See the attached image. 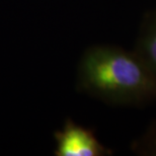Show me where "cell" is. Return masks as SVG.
I'll use <instances>...</instances> for the list:
<instances>
[{"label": "cell", "instance_id": "cell-1", "mask_svg": "<svg viewBox=\"0 0 156 156\" xmlns=\"http://www.w3.org/2000/svg\"><path fill=\"white\" fill-rule=\"evenodd\" d=\"M77 87L107 105L139 108L156 101V78L135 51L95 45L78 64Z\"/></svg>", "mask_w": 156, "mask_h": 156}, {"label": "cell", "instance_id": "cell-2", "mask_svg": "<svg viewBox=\"0 0 156 156\" xmlns=\"http://www.w3.org/2000/svg\"><path fill=\"white\" fill-rule=\"evenodd\" d=\"M56 156H108L113 154L96 138L89 128L72 120L65 122L63 128L54 133Z\"/></svg>", "mask_w": 156, "mask_h": 156}, {"label": "cell", "instance_id": "cell-3", "mask_svg": "<svg viewBox=\"0 0 156 156\" xmlns=\"http://www.w3.org/2000/svg\"><path fill=\"white\" fill-rule=\"evenodd\" d=\"M133 50L156 78V7L143 16Z\"/></svg>", "mask_w": 156, "mask_h": 156}, {"label": "cell", "instance_id": "cell-4", "mask_svg": "<svg viewBox=\"0 0 156 156\" xmlns=\"http://www.w3.org/2000/svg\"><path fill=\"white\" fill-rule=\"evenodd\" d=\"M132 151L141 156H156V121L132 143Z\"/></svg>", "mask_w": 156, "mask_h": 156}]
</instances>
